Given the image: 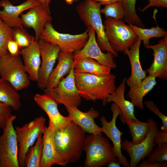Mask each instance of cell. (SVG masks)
Listing matches in <instances>:
<instances>
[{"label": "cell", "mask_w": 167, "mask_h": 167, "mask_svg": "<svg viewBox=\"0 0 167 167\" xmlns=\"http://www.w3.org/2000/svg\"><path fill=\"white\" fill-rule=\"evenodd\" d=\"M75 81L81 98L87 101L101 100L104 105L108 103V96L117 88L116 76L113 73L105 76L87 73L74 72Z\"/></svg>", "instance_id": "6da1fadb"}, {"label": "cell", "mask_w": 167, "mask_h": 167, "mask_svg": "<svg viewBox=\"0 0 167 167\" xmlns=\"http://www.w3.org/2000/svg\"><path fill=\"white\" fill-rule=\"evenodd\" d=\"M85 133L72 120L65 126L54 130L53 138L56 147L68 164L75 163L80 159Z\"/></svg>", "instance_id": "7a4b0ae2"}, {"label": "cell", "mask_w": 167, "mask_h": 167, "mask_svg": "<svg viewBox=\"0 0 167 167\" xmlns=\"http://www.w3.org/2000/svg\"><path fill=\"white\" fill-rule=\"evenodd\" d=\"M102 5L90 0H84L77 6V12L80 19L87 28L92 27L97 36L98 45L101 50L111 53L114 57L118 53L110 46L107 40L101 16Z\"/></svg>", "instance_id": "3957f363"}, {"label": "cell", "mask_w": 167, "mask_h": 167, "mask_svg": "<svg viewBox=\"0 0 167 167\" xmlns=\"http://www.w3.org/2000/svg\"><path fill=\"white\" fill-rule=\"evenodd\" d=\"M83 150L86 155L84 163L86 167H101L111 161L118 160L113 147L102 135L90 134L86 136Z\"/></svg>", "instance_id": "277c9868"}, {"label": "cell", "mask_w": 167, "mask_h": 167, "mask_svg": "<svg viewBox=\"0 0 167 167\" xmlns=\"http://www.w3.org/2000/svg\"><path fill=\"white\" fill-rule=\"evenodd\" d=\"M103 24L108 41L118 53L129 49L138 38L130 26L122 20L106 18Z\"/></svg>", "instance_id": "5b68a950"}, {"label": "cell", "mask_w": 167, "mask_h": 167, "mask_svg": "<svg viewBox=\"0 0 167 167\" xmlns=\"http://www.w3.org/2000/svg\"><path fill=\"white\" fill-rule=\"evenodd\" d=\"M88 38L87 30L80 34L72 35L58 32L51 22L46 23L40 39L58 46L60 51L75 53L84 47Z\"/></svg>", "instance_id": "8992f818"}, {"label": "cell", "mask_w": 167, "mask_h": 167, "mask_svg": "<svg viewBox=\"0 0 167 167\" xmlns=\"http://www.w3.org/2000/svg\"><path fill=\"white\" fill-rule=\"evenodd\" d=\"M0 77L9 82L17 91L30 85V78L19 55L8 54L0 59Z\"/></svg>", "instance_id": "52a82bcc"}, {"label": "cell", "mask_w": 167, "mask_h": 167, "mask_svg": "<svg viewBox=\"0 0 167 167\" xmlns=\"http://www.w3.org/2000/svg\"><path fill=\"white\" fill-rule=\"evenodd\" d=\"M43 91L45 94L51 97L58 104H62L65 107H78L81 104V97L75 84L73 67L56 87L46 88Z\"/></svg>", "instance_id": "ba28073f"}, {"label": "cell", "mask_w": 167, "mask_h": 167, "mask_svg": "<svg viewBox=\"0 0 167 167\" xmlns=\"http://www.w3.org/2000/svg\"><path fill=\"white\" fill-rule=\"evenodd\" d=\"M46 120L45 118L41 116L22 127H15L18 144V160L19 167H25L26 153L36 141L39 134L43 132L45 127Z\"/></svg>", "instance_id": "9c48e42d"}, {"label": "cell", "mask_w": 167, "mask_h": 167, "mask_svg": "<svg viewBox=\"0 0 167 167\" xmlns=\"http://www.w3.org/2000/svg\"><path fill=\"white\" fill-rule=\"evenodd\" d=\"M16 118L15 115H11L0 135V167H19L18 144L13 125Z\"/></svg>", "instance_id": "30bf717a"}, {"label": "cell", "mask_w": 167, "mask_h": 167, "mask_svg": "<svg viewBox=\"0 0 167 167\" xmlns=\"http://www.w3.org/2000/svg\"><path fill=\"white\" fill-rule=\"evenodd\" d=\"M150 123L149 131L140 143L134 144L125 139L121 142V148L126 151L130 157V167H135L140 162L148 156L156 145L154 143L155 136L159 131L156 122L151 118L148 120Z\"/></svg>", "instance_id": "8fae6325"}, {"label": "cell", "mask_w": 167, "mask_h": 167, "mask_svg": "<svg viewBox=\"0 0 167 167\" xmlns=\"http://www.w3.org/2000/svg\"><path fill=\"white\" fill-rule=\"evenodd\" d=\"M110 109L113 113V116L110 121H108L104 115L100 118L102 126L101 127V131L112 141L113 144V151L118 158V161L125 167H130L129 162L122 154L121 151V136L123 133L118 130L116 125L117 119L121 114V111L114 103L112 104Z\"/></svg>", "instance_id": "7c38bea8"}, {"label": "cell", "mask_w": 167, "mask_h": 167, "mask_svg": "<svg viewBox=\"0 0 167 167\" xmlns=\"http://www.w3.org/2000/svg\"><path fill=\"white\" fill-rule=\"evenodd\" d=\"M38 42L42 60L38 73L37 87L44 90L47 88L49 77L53 70L60 50L57 45L42 39H40Z\"/></svg>", "instance_id": "4fadbf2b"}, {"label": "cell", "mask_w": 167, "mask_h": 167, "mask_svg": "<svg viewBox=\"0 0 167 167\" xmlns=\"http://www.w3.org/2000/svg\"><path fill=\"white\" fill-rule=\"evenodd\" d=\"M88 38L82 49L73 54L74 56H83L93 59L100 63L110 67L111 69L117 68L114 60V56L109 52L103 53L100 48L96 38V32L91 27L87 28Z\"/></svg>", "instance_id": "5bb4252c"}, {"label": "cell", "mask_w": 167, "mask_h": 167, "mask_svg": "<svg viewBox=\"0 0 167 167\" xmlns=\"http://www.w3.org/2000/svg\"><path fill=\"white\" fill-rule=\"evenodd\" d=\"M54 129L45 126L43 132V146L40 167H51L54 165L65 166L68 163L58 150L53 138Z\"/></svg>", "instance_id": "9a60e30c"}, {"label": "cell", "mask_w": 167, "mask_h": 167, "mask_svg": "<svg viewBox=\"0 0 167 167\" xmlns=\"http://www.w3.org/2000/svg\"><path fill=\"white\" fill-rule=\"evenodd\" d=\"M20 18L22 25L34 30L35 40L37 41L41 38L46 23L52 20L50 12L40 4L30 9L26 13H22Z\"/></svg>", "instance_id": "2e32d148"}, {"label": "cell", "mask_w": 167, "mask_h": 167, "mask_svg": "<svg viewBox=\"0 0 167 167\" xmlns=\"http://www.w3.org/2000/svg\"><path fill=\"white\" fill-rule=\"evenodd\" d=\"M34 99L38 106L47 115L49 126L54 130L61 128L71 120L68 116L62 115L58 109V103L51 97L45 93L36 94Z\"/></svg>", "instance_id": "e0dca14e"}, {"label": "cell", "mask_w": 167, "mask_h": 167, "mask_svg": "<svg viewBox=\"0 0 167 167\" xmlns=\"http://www.w3.org/2000/svg\"><path fill=\"white\" fill-rule=\"evenodd\" d=\"M39 3L36 0H26L20 4L14 6L9 0L0 1V19L6 24L13 28L22 25V21L19 15L24 11L29 10Z\"/></svg>", "instance_id": "ac0fdd59"}, {"label": "cell", "mask_w": 167, "mask_h": 167, "mask_svg": "<svg viewBox=\"0 0 167 167\" xmlns=\"http://www.w3.org/2000/svg\"><path fill=\"white\" fill-rule=\"evenodd\" d=\"M153 52L154 59L146 72L156 78L166 80L167 79V37H163L155 45L144 46Z\"/></svg>", "instance_id": "d6986e66"}, {"label": "cell", "mask_w": 167, "mask_h": 167, "mask_svg": "<svg viewBox=\"0 0 167 167\" xmlns=\"http://www.w3.org/2000/svg\"><path fill=\"white\" fill-rule=\"evenodd\" d=\"M141 41L138 38L130 48L124 51L129 58L131 67L130 76L126 79V83L130 90L138 87L146 77V71L143 70L141 65L139 50Z\"/></svg>", "instance_id": "ffe728a7"}, {"label": "cell", "mask_w": 167, "mask_h": 167, "mask_svg": "<svg viewBox=\"0 0 167 167\" xmlns=\"http://www.w3.org/2000/svg\"><path fill=\"white\" fill-rule=\"evenodd\" d=\"M68 116L75 124L85 132L89 134L101 135V128L95 122L100 115L99 112L91 108L86 112H83L77 107H65Z\"/></svg>", "instance_id": "44dd1931"}, {"label": "cell", "mask_w": 167, "mask_h": 167, "mask_svg": "<svg viewBox=\"0 0 167 167\" xmlns=\"http://www.w3.org/2000/svg\"><path fill=\"white\" fill-rule=\"evenodd\" d=\"M20 54L22 55L24 67L30 80L37 82L41 63L38 42L35 40L28 46L21 49Z\"/></svg>", "instance_id": "7402d4cb"}, {"label": "cell", "mask_w": 167, "mask_h": 167, "mask_svg": "<svg viewBox=\"0 0 167 167\" xmlns=\"http://www.w3.org/2000/svg\"><path fill=\"white\" fill-rule=\"evenodd\" d=\"M126 79L124 78L118 87L107 96L108 102H113L120 109L121 114L120 118L123 124H126L130 119H137L134 114L135 106L125 97Z\"/></svg>", "instance_id": "603a6c76"}, {"label": "cell", "mask_w": 167, "mask_h": 167, "mask_svg": "<svg viewBox=\"0 0 167 167\" xmlns=\"http://www.w3.org/2000/svg\"><path fill=\"white\" fill-rule=\"evenodd\" d=\"M58 59L57 65L49 77L46 88L56 87L63 77L68 74L73 67V53L60 50Z\"/></svg>", "instance_id": "cb8c5ba5"}, {"label": "cell", "mask_w": 167, "mask_h": 167, "mask_svg": "<svg viewBox=\"0 0 167 167\" xmlns=\"http://www.w3.org/2000/svg\"><path fill=\"white\" fill-rule=\"evenodd\" d=\"M73 68L75 72L87 73L96 75L105 76L110 74L111 69L96 60L83 56H74Z\"/></svg>", "instance_id": "d4e9b609"}, {"label": "cell", "mask_w": 167, "mask_h": 167, "mask_svg": "<svg viewBox=\"0 0 167 167\" xmlns=\"http://www.w3.org/2000/svg\"><path fill=\"white\" fill-rule=\"evenodd\" d=\"M156 77L149 75L144 78L139 86L132 90H129L127 97L135 106L143 110L144 109L143 99L156 84Z\"/></svg>", "instance_id": "484cf974"}, {"label": "cell", "mask_w": 167, "mask_h": 167, "mask_svg": "<svg viewBox=\"0 0 167 167\" xmlns=\"http://www.w3.org/2000/svg\"><path fill=\"white\" fill-rule=\"evenodd\" d=\"M17 91L9 82L0 78V102L8 105L15 110L19 109L22 105Z\"/></svg>", "instance_id": "4316f807"}, {"label": "cell", "mask_w": 167, "mask_h": 167, "mask_svg": "<svg viewBox=\"0 0 167 167\" xmlns=\"http://www.w3.org/2000/svg\"><path fill=\"white\" fill-rule=\"evenodd\" d=\"M132 137V142L134 144L142 142L147 136L150 129V123L140 122L138 119H130L126 123Z\"/></svg>", "instance_id": "83f0119b"}, {"label": "cell", "mask_w": 167, "mask_h": 167, "mask_svg": "<svg viewBox=\"0 0 167 167\" xmlns=\"http://www.w3.org/2000/svg\"><path fill=\"white\" fill-rule=\"evenodd\" d=\"M128 23L135 33L138 38L143 41L144 46L149 45V40L152 38L167 37V32L157 25L156 27L143 28L130 23Z\"/></svg>", "instance_id": "f1b7e54d"}, {"label": "cell", "mask_w": 167, "mask_h": 167, "mask_svg": "<svg viewBox=\"0 0 167 167\" xmlns=\"http://www.w3.org/2000/svg\"><path fill=\"white\" fill-rule=\"evenodd\" d=\"M43 134L41 132L39 134L35 145L28 150L25 156V167H40L43 146Z\"/></svg>", "instance_id": "f546056e"}, {"label": "cell", "mask_w": 167, "mask_h": 167, "mask_svg": "<svg viewBox=\"0 0 167 167\" xmlns=\"http://www.w3.org/2000/svg\"><path fill=\"white\" fill-rule=\"evenodd\" d=\"M136 0H125L122 3L124 11L123 19L127 23L143 28L144 25L136 12Z\"/></svg>", "instance_id": "4dcf8cb0"}, {"label": "cell", "mask_w": 167, "mask_h": 167, "mask_svg": "<svg viewBox=\"0 0 167 167\" xmlns=\"http://www.w3.org/2000/svg\"><path fill=\"white\" fill-rule=\"evenodd\" d=\"M12 38L21 49L28 46L35 40L22 25L12 28Z\"/></svg>", "instance_id": "1f68e13d"}, {"label": "cell", "mask_w": 167, "mask_h": 167, "mask_svg": "<svg viewBox=\"0 0 167 167\" xmlns=\"http://www.w3.org/2000/svg\"><path fill=\"white\" fill-rule=\"evenodd\" d=\"M101 14L104 15L106 18H112L122 20L124 16V11L122 3L117 1L109 4L105 5L101 9Z\"/></svg>", "instance_id": "d6a6232c"}, {"label": "cell", "mask_w": 167, "mask_h": 167, "mask_svg": "<svg viewBox=\"0 0 167 167\" xmlns=\"http://www.w3.org/2000/svg\"><path fill=\"white\" fill-rule=\"evenodd\" d=\"M12 39V28L2 20L0 23V59L9 54L7 44L8 41Z\"/></svg>", "instance_id": "836d02e7"}, {"label": "cell", "mask_w": 167, "mask_h": 167, "mask_svg": "<svg viewBox=\"0 0 167 167\" xmlns=\"http://www.w3.org/2000/svg\"><path fill=\"white\" fill-rule=\"evenodd\" d=\"M148 162L160 163L167 161V143L158 146L148 156Z\"/></svg>", "instance_id": "e575fe53"}, {"label": "cell", "mask_w": 167, "mask_h": 167, "mask_svg": "<svg viewBox=\"0 0 167 167\" xmlns=\"http://www.w3.org/2000/svg\"><path fill=\"white\" fill-rule=\"evenodd\" d=\"M145 105L152 112L157 115L161 120L162 125L161 130L167 131V117L159 110L154 103L152 101H147L144 102Z\"/></svg>", "instance_id": "d590c367"}, {"label": "cell", "mask_w": 167, "mask_h": 167, "mask_svg": "<svg viewBox=\"0 0 167 167\" xmlns=\"http://www.w3.org/2000/svg\"><path fill=\"white\" fill-rule=\"evenodd\" d=\"M11 107L8 105L0 102V129H3L7 120L12 114Z\"/></svg>", "instance_id": "8d00e7d4"}, {"label": "cell", "mask_w": 167, "mask_h": 167, "mask_svg": "<svg viewBox=\"0 0 167 167\" xmlns=\"http://www.w3.org/2000/svg\"><path fill=\"white\" fill-rule=\"evenodd\" d=\"M7 50L10 54L16 56L20 54L21 48L13 39L9 40L7 44Z\"/></svg>", "instance_id": "74e56055"}, {"label": "cell", "mask_w": 167, "mask_h": 167, "mask_svg": "<svg viewBox=\"0 0 167 167\" xmlns=\"http://www.w3.org/2000/svg\"><path fill=\"white\" fill-rule=\"evenodd\" d=\"M167 143V131L162 130L158 131L156 134L154 143L156 145H161Z\"/></svg>", "instance_id": "f35d334b"}, {"label": "cell", "mask_w": 167, "mask_h": 167, "mask_svg": "<svg viewBox=\"0 0 167 167\" xmlns=\"http://www.w3.org/2000/svg\"><path fill=\"white\" fill-rule=\"evenodd\" d=\"M167 166V161L155 163L148 162L145 160H143L139 165V167H166Z\"/></svg>", "instance_id": "ab89813d"}, {"label": "cell", "mask_w": 167, "mask_h": 167, "mask_svg": "<svg viewBox=\"0 0 167 167\" xmlns=\"http://www.w3.org/2000/svg\"><path fill=\"white\" fill-rule=\"evenodd\" d=\"M148 3V4L144 6L143 8L140 10L142 12H144L149 8L156 6L157 4L158 3L160 0H147Z\"/></svg>", "instance_id": "60d3db41"}, {"label": "cell", "mask_w": 167, "mask_h": 167, "mask_svg": "<svg viewBox=\"0 0 167 167\" xmlns=\"http://www.w3.org/2000/svg\"><path fill=\"white\" fill-rule=\"evenodd\" d=\"M38 3L45 7L47 10L50 12L49 4L51 0H36Z\"/></svg>", "instance_id": "b9f144b4"}, {"label": "cell", "mask_w": 167, "mask_h": 167, "mask_svg": "<svg viewBox=\"0 0 167 167\" xmlns=\"http://www.w3.org/2000/svg\"><path fill=\"white\" fill-rule=\"evenodd\" d=\"M92 1L98 2L102 5H107L117 1V0H90Z\"/></svg>", "instance_id": "7bdbcfd3"}, {"label": "cell", "mask_w": 167, "mask_h": 167, "mask_svg": "<svg viewBox=\"0 0 167 167\" xmlns=\"http://www.w3.org/2000/svg\"><path fill=\"white\" fill-rule=\"evenodd\" d=\"M108 167H120L121 164L118 161H112L110 162L106 165Z\"/></svg>", "instance_id": "ee69618b"}, {"label": "cell", "mask_w": 167, "mask_h": 167, "mask_svg": "<svg viewBox=\"0 0 167 167\" xmlns=\"http://www.w3.org/2000/svg\"><path fill=\"white\" fill-rule=\"evenodd\" d=\"M156 6L166 8L167 7V0H160Z\"/></svg>", "instance_id": "f6af8a7d"}, {"label": "cell", "mask_w": 167, "mask_h": 167, "mask_svg": "<svg viewBox=\"0 0 167 167\" xmlns=\"http://www.w3.org/2000/svg\"><path fill=\"white\" fill-rule=\"evenodd\" d=\"M66 3L68 5L72 4L74 1V0H65Z\"/></svg>", "instance_id": "bcb514c9"}, {"label": "cell", "mask_w": 167, "mask_h": 167, "mask_svg": "<svg viewBox=\"0 0 167 167\" xmlns=\"http://www.w3.org/2000/svg\"><path fill=\"white\" fill-rule=\"evenodd\" d=\"M117 0L118 1L121 2L122 3L124 2L125 0Z\"/></svg>", "instance_id": "7dc6e473"}, {"label": "cell", "mask_w": 167, "mask_h": 167, "mask_svg": "<svg viewBox=\"0 0 167 167\" xmlns=\"http://www.w3.org/2000/svg\"><path fill=\"white\" fill-rule=\"evenodd\" d=\"M74 1H75V0H74Z\"/></svg>", "instance_id": "c3c4849f"}]
</instances>
